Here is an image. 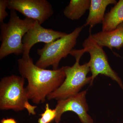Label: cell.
I'll use <instances>...</instances> for the list:
<instances>
[{
  "label": "cell",
  "mask_w": 123,
  "mask_h": 123,
  "mask_svg": "<svg viewBox=\"0 0 123 123\" xmlns=\"http://www.w3.org/2000/svg\"><path fill=\"white\" fill-rule=\"evenodd\" d=\"M7 8L18 11L41 25L54 13L51 5L47 0H7Z\"/></svg>",
  "instance_id": "cell-7"
},
{
  "label": "cell",
  "mask_w": 123,
  "mask_h": 123,
  "mask_svg": "<svg viewBox=\"0 0 123 123\" xmlns=\"http://www.w3.org/2000/svg\"><path fill=\"white\" fill-rule=\"evenodd\" d=\"M123 22V0H120L106 13L102 24V31L113 30Z\"/></svg>",
  "instance_id": "cell-12"
},
{
  "label": "cell",
  "mask_w": 123,
  "mask_h": 123,
  "mask_svg": "<svg viewBox=\"0 0 123 123\" xmlns=\"http://www.w3.org/2000/svg\"><path fill=\"white\" fill-rule=\"evenodd\" d=\"M25 79L12 75L1 78L0 81V110H13L18 112L26 110L30 115L36 114L37 106L29 102L25 87Z\"/></svg>",
  "instance_id": "cell-4"
},
{
  "label": "cell",
  "mask_w": 123,
  "mask_h": 123,
  "mask_svg": "<svg viewBox=\"0 0 123 123\" xmlns=\"http://www.w3.org/2000/svg\"><path fill=\"white\" fill-rule=\"evenodd\" d=\"M18 64L21 76L28 82L25 88L28 98L35 104L44 103L49 95L59 88L65 79L63 67L57 70L41 68L34 63L30 56L18 59Z\"/></svg>",
  "instance_id": "cell-1"
},
{
  "label": "cell",
  "mask_w": 123,
  "mask_h": 123,
  "mask_svg": "<svg viewBox=\"0 0 123 123\" xmlns=\"http://www.w3.org/2000/svg\"><path fill=\"white\" fill-rule=\"evenodd\" d=\"M91 31L90 30L89 36L84 40L82 47L85 53L90 54L89 63L90 71L91 73V81L90 86L98 75H104L110 78L116 82L123 90V83L117 73L110 66L107 55L103 50V47L99 46L93 39Z\"/></svg>",
  "instance_id": "cell-6"
},
{
  "label": "cell",
  "mask_w": 123,
  "mask_h": 123,
  "mask_svg": "<svg viewBox=\"0 0 123 123\" xmlns=\"http://www.w3.org/2000/svg\"><path fill=\"white\" fill-rule=\"evenodd\" d=\"M92 38L102 47H106L111 50H120L123 47V22L116 29L109 31H103L92 34Z\"/></svg>",
  "instance_id": "cell-10"
},
{
  "label": "cell",
  "mask_w": 123,
  "mask_h": 123,
  "mask_svg": "<svg viewBox=\"0 0 123 123\" xmlns=\"http://www.w3.org/2000/svg\"><path fill=\"white\" fill-rule=\"evenodd\" d=\"M66 34L61 31L44 28L36 21L34 25L27 32L23 38V53L22 57L30 56L31 49L36 43H43L45 44L50 43L64 36Z\"/></svg>",
  "instance_id": "cell-9"
},
{
  "label": "cell",
  "mask_w": 123,
  "mask_h": 123,
  "mask_svg": "<svg viewBox=\"0 0 123 123\" xmlns=\"http://www.w3.org/2000/svg\"><path fill=\"white\" fill-rule=\"evenodd\" d=\"M87 91H83L66 99L57 101L55 109L56 117V123H59L61 117L64 112L72 111L76 113L82 123H94L88 113L89 107L86 99Z\"/></svg>",
  "instance_id": "cell-8"
},
{
  "label": "cell",
  "mask_w": 123,
  "mask_h": 123,
  "mask_svg": "<svg viewBox=\"0 0 123 123\" xmlns=\"http://www.w3.org/2000/svg\"><path fill=\"white\" fill-rule=\"evenodd\" d=\"M84 53L83 49H73L71 51L70 55L75 57V63L72 66H63L65 75L64 80L59 88L49 95L47 97L48 100L55 99L57 101L66 99L78 93L84 86L90 84L91 77H87L90 72L89 62L82 65L79 63Z\"/></svg>",
  "instance_id": "cell-3"
},
{
  "label": "cell",
  "mask_w": 123,
  "mask_h": 123,
  "mask_svg": "<svg viewBox=\"0 0 123 123\" xmlns=\"http://www.w3.org/2000/svg\"><path fill=\"white\" fill-rule=\"evenodd\" d=\"M91 0H71L64 9V15L68 19L78 20L89 10Z\"/></svg>",
  "instance_id": "cell-13"
},
{
  "label": "cell",
  "mask_w": 123,
  "mask_h": 123,
  "mask_svg": "<svg viewBox=\"0 0 123 123\" xmlns=\"http://www.w3.org/2000/svg\"><path fill=\"white\" fill-rule=\"evenodd\" d=\"M84 27V25L77 27L71 33L50 43L45 44L43 47L38 49L37 53L39 58L36 65L42 68L46 69L51 66L53 70L58 69L61 60L67 57L73 50Z\"/></svg>",
  "instance_id": "cell-5"
},
{
  "label": "cell",
  "mask_w": 123,
  "mask_h": 123,
  "mask_svg": "<svg viewBox=\"0 0 123 123\" xmlns=\"http://www.w3.org/2000/svg\"><path fill=\"white\" fill-rule=\"evenodd\" d=\"M36 20L26 18L21 19L15 10H11L8 22L0 23V59L11 54L18 56L23 53L22 40L24 35L33 27Z\"/></svg>",
  "instance_id": "cell-2"
},
{
  "label": "cell",
  "mask_w": 123,
  "mask_h": 123,
  "mask_svg": "<svg viewBox=\"0 0 123 123\" xmlns=\"http://www.w3.org/2000/svg\"><path fill=\"white\" fill-rule=\"evenodd\" d=\"M116 0H91L88 17L84 26H89L92 28L97 24H102L106 9L111 5H115Z\"/></svg>",
  "instance_id": "cell-11"
},
{
  "label": "cell",
  "mask_w": 123,
  "mask_h": 123,
  "mask_svg": "<svg viewBox=\"0 0 123 123\" xmlns=\"http://www.w3.org/2000/svg\"><path fill=\"white\" fill-rule=\"evenodd\" d=\"M7 8V0H0V23L4 22V20L8 15L6 11Z\"/></svg>",
  "instance_id": "cell-15"
},
{
  "label": "cell",
  "mask_w": 123,
  "mask_h": 123,
  "mask_svg": "<svg viewBox=\"0 0 123 123\" xmlns=\"http://www.w3.org/2000/svg\"><path fill=\"white\" fill-rule=\"evenodd\" d=\"M0 123H18L13 118H3L1 120Z\"/></svg>",
  "instance_id": "cell-16"
},
{
  "label": "cell",
  "mask_w": 123,
  "mask_h": 123,
  "mask_svg": "<svg viewBox=\"0 0 123 123\" xmlns=\"http://www.w3.org/2000/svg\"><path fill=\"white\" fill-rule=\"evenodd\" d=\"M40 115L41 117L38 120V123H50L55 120L56 117V111L55 109L50 108L49 104L47 103L44 112Z\"/></svg>",
  "instance_id": "cell-14"
}]
</instances>
